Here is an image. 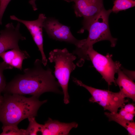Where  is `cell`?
I'll return each mask as SVG.
<instances>
[{
  "label": "cell",
  "instance_id": "obj_10",
  "mask_svg": "<svg viewBox=\"0 0 135 135\" xmlns=\"http://www.w3.org/2000/svg\"><path fill=\"white\" fill-rule=\"evenodd\" d=\"M20 23L15 27L12 22L6 24L4 28L0 31V54L10 49L20 48V40H26L20 32Z\"/></svg>",
  "mask_w": 135,
  "mask_h": 135
},
{
  "label": "cell",
  "instance_id": "obj_3",
  "mask_svg": "<svg viewBox=\"0 0 135 135\" xmlns=\"http://www.w3.org/2000/svg\"><path fill=\"white\" fill-rule=\"evenodd\" d=\"M112 12L111 9L106 10L104 9L87 24L83 26L78 32L79 33H82L86 30L88 32L87 38L82 40L81 46L76 48L78 54L84 55L89 47L102 40H108L110 42L112 47L115 46L117 39L112 36L108 24L109 16Z\"/></svg>",
  "mask_w": 135,
  "mask_h": 135
},
{
  "label": "cell",
  "instance_id": "obj_23",
  "mask_svg": "<svg viewBox=\"0 0 135 135\" xmlns=\"http://www.w3.org/2000/svg\"><path fill=\"white\" fill-rule=\"evenodd\" d=\"M2 96H1V95L0 96V103L1 102V100H2Z\"/></svg>",
  "mask_w": 135,
  "mask_h": 135
},
{
  "label": "cell",
  "instance_id": "obj_15",
  "mask_svg": "<svg viewBox=\"0 0 135 135\" xmlns=\"http://www.w3.org/2000/svg\"><path fill=\"white\" fill-rule=\"evenodd\" d=\"M118 113L112 114L106 112L104 114L108 118L109 121H113L115 119H123L127 120L134 121L135 114L128 113L126 112L123 107L121 108Z\"/></svg>",
  "mask_w": 135,
  "mask_h": 135
},
{
  "label": "cell",
  "instance_id": "obj_6",
  "mask_svg": "<svg viewBox=\"0 0 135 135\" xmlns=\"http://www.w3.org/2000/svg\"><path fill=\"white\" fill-rule=\"evenodd\" d=\"M86 55L96 69L107 82L108 86L113 82L116 84L114 75L120 68L121 64L118 62H114L112 55L109 54L104 56L94 50L93 46L89 47Z\"/></svg>",
  "mask_w": 135,
  "mask_h": 135
},
{
  "label": "cell",
  "instance_id": "obj_8",
  "mask_svg": "<svg viewBox=\"0 0 135 135\" xmlns=\"http://www.w3.org/2000/svg\"><path fill=\"white\" fill-rule=\"evenodd\" d=\"M10 18L11 20L22 23L28 29L41 53L42 63L43 65L46 66L47 64L48 60L44 51L42 34L44 22L47 18L45 14H40L38 18L33 20H22L14 15L10 16Z\"/></svg>",
  "mask_w": 135,
  "mask_h": 135
},
{
  "label": "cell",
  "instance_id": "obj_2",
  "mask_svg": "<svg viewBox=\"0 0 135 135\" xmlns=\"http://www.w3.org/2000/svg\"><path fill=\"white\" fill-rule=\"evenodd\" d=\"M32 96L26 98L16 94H4L0 103V122L3 125L18 126L24 120L37 116L40 107L46 102Z\"/></svg>",
  "mask_w": 135,
  "mask_h": 135
},
{
  "label": "cell",
  "instance_id": "obj_12",
  "mask_svg": "<svg viewBox=\"0 0 135 135\" xmlns=\"http://www.w3.org/2000/svg\"><path fill=\"white\" fill-rule=\"evenodd\" d=\"M48 130L50 135H66L73 128H76L78 124L75 122L70 123L61 122L49 118L44 124Z\"/></svg>",
  "mask_w": 135,
  "mask_h": 135
},
{
  "label": "cell",
  "instance_id": "obj_16",
  "mask_svg": "<svg viewBox=\"0 0 135 135\" xmlns=\"http://www.w3.org/2000/svg\"><path fill=\"white\" fill-rule=\"evenodd\" d=\"M0 135H26V130L19 129L18 126L3 125Z\"/></svg>",
  "mask_w": 135,
  "mask_h": 135
},
{
  "label": "cell",
  "instance_id": "obj_4",
  "mask_svg": "<svg viewBox=\"0 0 135 135\" xmlns=\"http://www.w3.org/2000/svg\"><path fill=\"white\" fill-rule=\"evenodd\" d=\"M76 58L74 54L70 52L66 48L54 49L49 54L50 62L55 63L54 73L62 88L64 95V102L66 104L70 102L68 85L70 74L76 68L74 61Z\"/></svg>",
  "mask_w": 135,
  "mask_h": 135
},
{
  "label": "cell",
  "instance_id": "obj_20",
  "mask_svg": "<svg viewBox=\"0 0 135 135\" xmlns=\"http://www.w3.org/2000/svg\"><path fill=\"white\" fill-rule=\"evenodd\" d=\"M11 0H0V25L2 24V18L6 8Z\"/></svg>",
  "mask_w": 135,
  "mask_h": 135
},
{
  "label": "cell",
  "instance_id": "obj_18",
  "mask_svg": "<svg viewBox=\"0 0 135 135\" xmlns=\"http://www.w3.org/2000/svg\"><path fill=\"white\" fill-rule=\"evenodd\" d=\"M123 127L128 131V134L135 135V122L125 120L115 119L113 120Z\"/></svg>",
  "mask_w": 135,
  "mask_h": 135
},
{
  "label": "cell",
  "instance_id": "obj_21",
  "mask_svg": "<svg viewBox=\"0 0 135 135\" xmlns=\"http://www.w3.org/2000/svg\"><path fill=\"white\" fill-rule=\"evenodd\" d=\"M124 110L127 112L132 114H135L134 104L132 103H129L125 105L123 107Z\"/></svg>",
  "mask_w": 135,
  "mask_h": 135
},
{
  "label": "cell",
  "instance_id": "obj_14",
  "mask_svg": "<svg viewBox=\"0 0 135 135\" xmlns=\"http://www.w3.org/2000/svg\"><path fill=\"white\" fill-rule=\"evenodd\" d=\"M135 6V0H115L111 9L112 12L117 13L119 12L125 10Z\"/></svg>",
  "mask_w": 135,
  "mask_h": 135
},
{
  "label": "cell",
  "instance_id": "obj_9",
  "mask_svg": "<svg viewBox=\"0 0 135 135\" xmlns=\"http://www.w3.org/2000/svg\"><path fill=\"white\" fill-rule=\"evenodd\" d=\"M74 2V12L76 17L84 18L83 26L98 14L104 8L103 0H63Z\"/></svg>",
  "mask_w": 135,
  "mask_h": 135
},
{
  "label": "cell",
  "instance_id": "obj_24",
  "mask_svg": "<svg viewBox=\"0 0 135 135\" xmlns=\"http://www.w3.org/2000/svg\"><path fill=\"white\" fill-rule=\"evenodd\" d=\"M72 53L73 54V52H72ZM86 58H86H85V59H85Z\"/></svg>",
  "mask_w": 135,
  "mask_h": 135
},
{
  "label": "cell",
  "instance_id": "obj_5",
  "mask_svg": "<svg viewBox=\"0 0 135 135\" xmlns=\"http://www.w3.org/2000/svg\"><path fill=\"white\" fill-rule=\"evenodd\" d=\"M73 81L77 85L86 88L92 96L89 100L92 103L96 102L102 106L104 110H107L112 114L118 112V109L123 107L128 100L120 90L115 92L108 90L96 88L87 86L80 80L73 78Z\"/></svg>",
  "mask_w": 135,
  "mask_h": 135
},
{
  "label": "cell",
  "instance_id": "obj_7",
  "mask_svg": "<svg viewBox=\"0 0 135 135\" xmlns=\"http://www.w3.org/2000/svg\"><path fill=\"white\" fill-rule=\"evenodd\" d=\"M43 28L48 36L53 39L72 44L76 48L80 47L81 45L82 40H78L74 36L70 27L61 24L56 19L46 18Z\"/></svg>",
  "mask_w": 135,
  "mask_h": 135
},
{
  "label": "cell",
  "instance_id": "obj_13",
  "mask_svg": "<svg viewBox=\"0 0 135 135\" xmlns=\"http://www.w3.org/2000/svg\"><path fill=\"white\" fill-rule=\"evenodd\" d=\"M118 77L116 80L117 84L126 98L135 101V84L130 78L120 69L117 72Z\"/></svg>",
  "mask_w": 135,
  "mask_h": 135
},
{
  "label": "cell",
  "instance_id": "obj_19",
  "mask_svg": "<svg viewBox=\"0 0 135 135\" xmlns=\"http://www.w3.org/2000/svg\"><path fill=\"white\" fill-rule=\"evenodd\" d=\"M13 68L4 61L0 62V96L1 95L2 93L3 92L6 84L3 72L4 70L12 69Z\"/></svg>",
  "mask_w": 135,
  "mask_h": 135
},
{
  "label": "cell",
  "instance_id": "obj_11",
  "mask_svg": "<svg viewBox=\"0 0 135 135\" xmlns=\"http://www.w3.org/2000/svg\"><path fill=\"white\" fill-rule=\"evenodd\" d=\"M0 57L6 64L21 70L23 61L29 58L30 56L26 50L18 48L12 49L2 53L0 54Z\"/></svg>",
  "mask_w": 135,
  "mask_h": 135
},
{
  "label": "cell",
  "instance_id": "obj_22",
  "mask_svg": "<svg viewBox=\"0 0 135 135\" xmlns=\"http://www.w3.org/2000/svg\"><path fill=\"white\" fill-rule=\"evenodd\" d=\"M36 0H30L29 3L32 6L33 10L35 11L38 10L36 5Z\"/></svg>",
  "mask_w": 135,
  "mask_h": 135
},
{
  "label": "cell",
  "instance_id": "obj_17",
  "mask_svg": "<svg viewBox=\"0 0 135 135\" xmlns=\"http://www.w3.org/2000/svg\"><path fill=\"white\" fill-rule=\"evenodd\" d=\"M29 121L28 126L26 130V135H36L40 132L42 124L37 123L35 117H31L28 118Z\"/></svg>",
  "mask_w": 135,
  "mask_h": 135
},
{
  "label": "cell",
  "instance_id": "obj_1",
  "mask_svg": "<svg viewBox=\"0 0 135 135\" xmlns=\"http://www.w3.org/2000/svg\"><path fill=\"white\" fill-rule=\"evenodd\" d=\"M42 60H36L32 68L24 70L23 74H18L6 84L4 94H29L39 98L48 92L61 93L60 85L52 74L51 69H45Z\"/></svg>",
  "mask_w": 135,
  "mask_h": 135
}]
</instances>
